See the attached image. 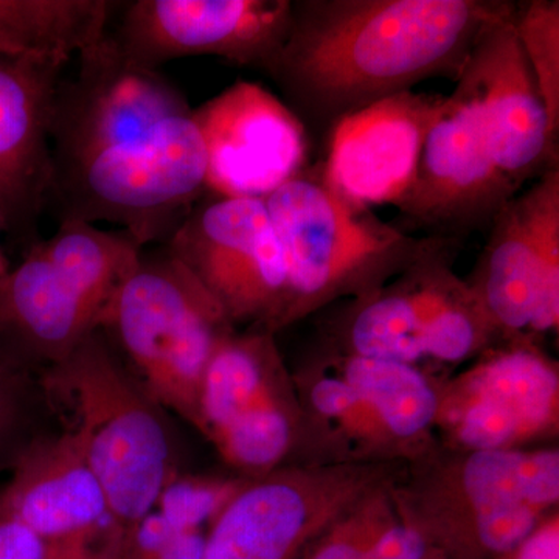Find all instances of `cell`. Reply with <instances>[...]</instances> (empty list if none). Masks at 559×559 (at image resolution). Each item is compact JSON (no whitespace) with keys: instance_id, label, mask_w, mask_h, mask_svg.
<instances>
[{"instance_id":"cell-16","label":"cell","mask_w":559,"mask_h":559,"mask_svg":"<svg viewBox=\"0 0 559 559\" xmlns=\"http://www.w3.org/2000/svg\"><path fill=\"white\" fill-rule=\"evenodd\" d=\"M559 378L528 344L491 352L440 396L439 419L466 452L518 450L554 429Z\"/></svg>"},{"instance_id":"cell-26","label":"cell","mask_w":559,"mask_h":559,"mask_svg":"<svg viewBox=\"0 0 559 559\" xmlns=\"http://www.w3.org/2000/svg\"><path fill=\"white\" fill-rule=\"evenodd\" d=\"M246 484L248 481L176 473L162 489L154 511L175 527L204 532Z\"/></svg>"},{"instance_id":"cell-8","label":"cell","mask_w":559,"mask_h":559,"mask_svg":"<svg viewBox=\"0 0 559 559\" xmlns=\"http://www.w3.org/2000/svg\"><path fill=\"white\" fill-rule=\"evenodd\" d=\"M451 509L415 516L448 559H499L554 514L557 450L468 452L450 480Z\"/></svg>"},{"instance_id":"cell-13","label":"cell","mask_w":559,"mask_h":559,"mask_svg":"<svg viewBox=\"0 0 559 559\" xmlns=\"http://www.w3.org/2000/svg\"><path fill=\"white\" fill-rule=\"evenodd\" d=\"M293 0H135L114 33L121 53L157 70L189 57L266 70L288 35Z\"/></svg>"},{"instance_id":"cell-30","label":"cell","mask_w":559,"mask_h":559,"mask_svg":"<svg viewBox=\"0 0 559 559\" xmlns=\"http://www.w3.org/2000/svg\"><path fill=\"white\" fill-rule=\"evenodd\" d=\"M499 559H559V520L551 514L538 527Z\"/></svg>"},{"instance_id":"cell-21","label":"cell","mask_w":559,"mask_h":559,"mask_svg":"<svg viewBox=\"0 0 559 559\" xmlns=\"http://www.w3.org/2000/svg\"><path fill=\"white\" fill-rule=\"evenodd\" d=\"M0 506L47 539L98 538L112 527L105 492L66 432L17 454Z\"/></svg>"},{"instance_id":"cell-23","label":"cell","mask_w":559,"mask_h":559,"mask_svg":"<svg viewBox=\"0 0 559 559\" xmlns=\"http://www.w3.org/2000/svg\"><path fill=\"white\" fill-rule=\"evenodd\" d=\"M297 559H448L414 514L380 488L305 547Z\"/></svg>"},{"instance_id":"cell-27","label":"cell","mask_w":559,"mask_h":559,"mask_svg":"<svg viewBox=\"0 0 559 559\" xmlns=\"http://www.w3.org/2000/svg\"><path fill=\"white\" fill-rule=\"evenodd\" d=\"M205 533L175 527L151 511L124 540L123 559H201Z\"/></svg>"},{"instance_id":"cell-29","label":"cell","mask_w":559,"mask_h":559,"mask_svg":"<svg viewBox=\"0 0 559 559\" xmlns=\"http://www.w3.org/2000/svg\"><path fill=\"white\" fill-rule=\"evenodd\" d=\"M28 370L0 344V450L20 425L27 396Z\"/></svg>"},{"instance_id":"cell-24","label":"cell","mask_w":559,"mask_h":559,"mask_svg":"<svg viewBox=\"0 0 559 559\" xmlns=\"http://www.w3.org/2000/svg\"><path fill=\"white\" fill-rule=\"evenodd\" d=\"M109 0H0V49L68 64L106 35Z\"/></svg>"},{"instance_id":"cell-32","label":"cell","mask_w":559,"mask_h":559,"mask_svg":"<svg viewBox=\"0 0 559 559\" xmlns=\"http://www.w3.org/2000/svg\"><path fill=\"white\" fill-rule=\"evenodd\" d=\"M10 270V261L7 259L5 253H3L2 246H0V283H2V280L7 277Z\"/></svg>"},{"instance_id":"cell-4","label":"cell","mask_w":559,"mask_h":559,"mask_svg":"<svg viewBox=\"0 0 559 559\" xmlns=\"http://www.w3.org/2000/svg\"><path fill=\"white\" fill-rule=\"evenodd\" d=\"M146 393L197 425L202 377L234 325L215 297L170 250H140L103 318Z\"/></svg>"},{"instance_id":"cell-25","label":"cell","mask_w":559,"mask_h":559,"mask_svg":"<svg viewBox=\"0 0 559 559\" xmlns=\"http://www.w3.org/2000/svg\"><path fill=\"white\" fill-rule=\"evenodd\" d=\"M511 22L546 105L551 135L558 142L559 2L525 0L514 3Z\"/></svg>"},{"instance_id":"cell-20","label":"cell","mask_w":559,"mask_h":559,"mask_svg":"<svg viewBox=\"0 0 559 559\" xmlns=\"http://www.w3.org/2000/svg\"><path fill=\"white\" fill-rule=\"evenodd\" d=\"M105 312L40 238L0 283V344L28 369L55 366L102 330Z\"/></svg>"},{"instance_id":"cell-14","label":"cell","mask_w":559,"mask_h":559,"mask_svg":"<svg viewBox=\"0 0 559 559\" xmlns=\"http://www.w3.org/2000/svg\"><path fill=\"white\" fill-rule=\"evenodd\" d=\"M191 117L204 142L212 197L266 200L307 167V127L260 84L237 81Z\"/></svg>"},{"instance_id":"cell-7","label":"cell","mask_w":559,"mask_h":559,"mask_svg":"<svg viewBox=\"0 0 559 559\" xmlns=\"http://www.w3.org/2000/svg\"><path fill=\"white\" fill-rule=\"evenodd\" d=\"M164 246L215 297L231 325L267 333L288 326V272L264 200H201Z\"/></svg>"},{"instance_id":"cell-31","label":"cell","mask_w":559,"mask_h":559,"mask_svg":"<svg viewBox=\"0 0 559 559\" xmlns=\"http://www.w3.org/2000/svg\"><path fill=\"white\" fill-rule=\"evenodd\" d=\"M124 540L123 533L112 525L103 538L72 559H123Z\"/></svg>"},{"instance_id":"cell-1","label":"cell","mask_w":559,"mask_h":559,"mask_svg":"<svg viewBox=\"0 0 559 559\" xmlns=\"http://www.w3.org/2000/svg\"><path fill=\"white\" fill-rule=\"evenodd\" d=\"M509 0H293L285 43L264 72L301 121H336L414 91L429 79L457 83Z\"/></svg>"},{"instance_id":"cell-3","label":"cell","mask_w":559,"mask_h":559,"mask_svg":"<svg viewBox=\"0 0 559 559\" xmlns=\"http://www.w3.org/2000/svg\"><path fill=\"white\" fill-rule=\"evenodd\" d=\"M286 272V325L345 296L381 288L419 261L459 241L414 237L378 218L326 182L322 164L307 167L264 200Z\"/></svg>"},{"instance_id":"cell-5","label":"cell","mask_w":559,"mask_h":559,"mask_svg":"<svg viewBox=\"0 0 559 559\" xmlns=\"http://www.w3.org/2000/svg\"><path fill=\"white\" fill-rule=\"evenodd\" d=\"M202 193L205 148L189 114L53 173L47 210L60 223L117 224L145 248L167 242Z\"/></svg>"},{"instance_id":"cell-22","label":"cell","mask_w":559,"mask_h":559,"mask_svg":"<svg viewBox=\"0 0 559 559\" xmlns=\"http://www.w3.org/2000/svg\"><path fill=\"white\" fill-rule=\"evenodd\" d=\"M274 337L267 331L229 334L202 377L194 428L207 439L275 407L290 406Z\"/></svg>"},{"instance_id":"cell-11","label":"cell","mask_w":559,"mask_h":559,"mask_svg":"<svg viewBox=\"0 0 559 559\" xmlns=\"http://www.w3.org/2000/svg\"><path fill=\"white\" fill-rule=\"evenodd\" d=\"M518 193L495 159L479 91L463 70L430 127L409 193L395 207L428 237L459 241L489 227Z\"/></svg>"},{"instance_id":"cell-6","label":"cell","mask_w":559,"mask_h":559,"mask_svg":"<svg viewBox=\"0 0 559 559\" xmlns=\"http://www.w3.org/2000/svg\"><path fill=\"white\" fill-rule=\"evenodd\" d=\"M452 249L355 300L341 331L349 355L393 360L425 373L426 366L465 362L498 337L468 282L451 270Z\"/></svg>"},{"instance_id":"cell-28","label":"cell","mask_w":559,"mask_h":559,"mask_svg":"<svg viewBox=\"0 0 559 559\" xmlns=\"http://www.w3.org/2000/svg\"><path fill=\"white\" fill-rule=\"evenodd\" d=\"M102 536L91 539H47L0 506V559H72Z\"/></svg>"},{"instance_id":"cell-19","label":"cell","mask_w":559,"mask_h":559,"mask_svg":"<svg viewBox=\"0 0 559 559\" xmlns=\"http://www.w3.org/2000/svg\"><path fill=\"white\" fill-rule=\"evenodd\" d=\"M511 14L484 32L465 70L479 91L495 159L521 189L527 180L558 167V142Z\"/></svg>"},{"instance_id":"cell-18","label":"cell","mask_w":559,"mask_h":559,"mask_svg":"<svg viewBox=\"0 0 559 559\" xmlns=\"http://www.w3.org/2000/svg\"><path fill=\"white\" fill-rule=\"evenodd\" d=\"M64 62L0 49V234L40 240L49 205L50 112Z\"/></svg>"},{"instance_id":"cell-9","label":"cell","mask_w":559,"mask_h":559,"mask_svg":"<svg viewBox=\"0 0 559 559\" xmlns=\"http://www.w3.org/2000/svg\"><path fill=\"white\" fill-rule=\"evenodd\" d=\"M468 285L496 336L528 341L558 331L559 167L499 210Z\"/></svg>"},{"instance_id":"cell-17","label":"cell","mask_w":559,"mask_h":559,"mask_svg":"<svg viewBox=\"0 0 559 559\" xmlns=\"http://www.w3.org/2000/svg\"><path fill=\"white\" fill-rule=\"evenodd\" d=\"M447 95L406 91L348 114L330 128L323 176L348 200L373 209L409 193L426 138Z\"/></svg>"},{"instance_id":"cell-15","label":"cell","mask_w":559,"mask_h":559,"mask_svg":"<svg viewBox=\"0 0 559 559\" xmlns=\"http://www.w3.org/2000/svg\"><path fill=\"white\" fill-rule=\"evenodd\" d=\"M308 380L312 418L355 450H404L439 419V393L428 374L406 364L345 353Z\"/></svg>"},{"instance_id":"cell-12","label":"cell","mask_w":559,"mask_h":559,"mask_svg":"<svg viewBox=\"0 0 559 559\" xmlns=\"http://www.w3.org/2000/svg\"><path fill=\"white\" fill-rule=\"evenodd\" d=\"M377 484L360 466L274 471L248 481L210 525L201 559H297Z\"/></svg>"},{"instance_id":"cell-2","label":"cell","mask_w":559,"mask_h":559,"mask_svg":"<svg viewBox=\"0 0 559 559\" xmlns=\"http://www.w3.org/2000/svg\"><path fill=\"white\" fill-rule=\"evenodd\" d=\"M43 380L105 492L114 527L128 536L178 473L159 404L117 358L103 330L47 367Z\"/></svg>"},{"instance_id":"cell-10","label":"cell","mask_w":559,"mask_h":559,"mask_svg":"<svg viewBox=\"0 0 559 559\" xmlns=\"http://www.w3.org/2000/svg\"><path fill=\"white\" fill-rule=\"evenodd\" d=\"M182 92L159 70L134 64L112 36L79 55V69L58 81L50 112L51 175L189 116ZM51 179V178H50Z\"/></svg>"}]
</instances>
